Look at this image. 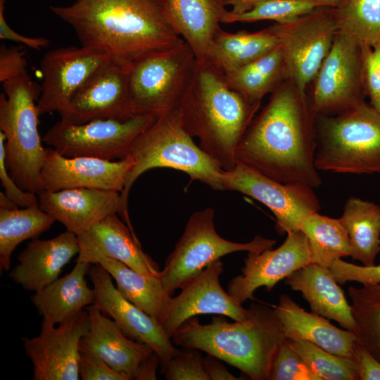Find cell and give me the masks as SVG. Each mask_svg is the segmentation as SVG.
Wrapping results in <instances>:
<instances>
[{
  "label": "cell",
  "mask_w": 380,
  "mask_h": 380,
  "mask_svg": "<svg viewBox=\"0 0 380 380\" xmlns=\"http://www.w3.org/2000/svg\"><path fill=\"white\" fill-rule=\"evenodd\" d=\"M228 87L253 104L289 77L279 44L271 51L235 70L222 73Z\"/></svg>",
  "instance_id": "cell-31"
},
{
  "label": "cell",
  "mask_w": 380,
  "mask_h": 380,
  "mask_svg": "<svg viewBox=\"0 0 380 380\" xmlns=\"http://www.w3.org/2000/svg\"><path fill=\"white\" fill-rule=\"evenodd\" d=\"M222 182L224 190L241 193L268 208L276 217L280 234L300 230L303 221L320 210L314 188L281 183L240 163L223 170Z\"/></svg>",
  "instance_id": "cell-12"
},
{
  "label": "cell",
  "mask_w": 380,
  "mask_h": 380,
  "mask_svg": "<svg viewBox=\"0 0 380 380\" xmlns=\"http://www.w3.org/2000/svg\"><path fill=\"white\" fill-rule=\"evenodd\" d=\"M19 208L18 205L8 198L5 193H0V208L1 209H15Z\"/></svg>",
  "instance_id": "cell-51"
},
{
  "label": "cell",
  "mask_w": 380,
  "mask_h": 380,
  "mask_svg": "<svg viewBox=\"0 0 380 380\" xmlns=\"http://www.w3.org/2000/svg\"><path fill=\"white\" fill-rule=\"evenodd\" d=\"M312 262L308 239L301 231L287 233L284 242L277 248L261 253H248L241 274L233 277L227 293L241 305L253 300L256 289L265 286L270 291L280 280Z\"/></svg>",
  "instance_id": "cell-19"
},
{
  "label": "cell",
  "mask_w": 380,
  "mask_h": 380,
  "mask_svg": "<svg viewBox=\"0 0 380 380\" xmlns=\"http://www.w3.org/2000/svg\"><path fill=\"white\" fill-rule=\"evenodd\" d=\"M329 268L338 284L347 281H356L362 284H380V264L357 265L338 258Z\"/></svg>",
  "instance_id": "cell-41"
},
{
  "label": "cell",
  "mask_w": 380,
  "mask_h": 380,
  "mask_svg": "<svg viewBox=\"0 0 380 380\" xmlns=\"http://www.w3.org/2000/svg\"><path fill=\"white\" fill-rule=\"evenodd\" d=\"M23 46H0V82L10 80L27 74V61Z\"/></svg>",
  "instance_id": "cell-44"
},
{
  "label": "cell",
  "mask_w": 380,
  "mask_h": 380,
  "mask_svg": "<svg viewBox=\"0 0 380 380\" xmlns=\"http://www.w3.org/2000/svg\"><path fill=\"white\" fill-rule=\"evenodd\" d=\"M0 129L6 137V165L9 175L23 190L44 191L42 170L46 148L39 133L37 102L41 86L27 73L2 82Z\"/></svg>",
  "instance_id": "cell-6"
},
{
  "label": "cell",
  "mask_w": 380,
  "mask_h": 380,
  "mask_svg": "<svg viewBox=\"0 0 380 380\" xmlns=\"http://www.w3.org/2000/svg\"><path fill=\"white\" fill-rule=\"evenodd\" d=\"M131 63L113 58L72 97L61 120L84 124L101 119H128L136 116L128 94Z\"/></svg>",
  "instance_id": "cell-16"
},
{
  "label": "cell",
  "mask_w": 380,
  "mask_h": 380,
  "mask_svg": "<svg viewBox=\"0 0 380 380\" xmlns=\"http://www.w3.org/2000/svg\"><path fill=\"white\" fill-rule=\"evenodd\" d=\"M161 363L158 355L152 352L140 363L134 380H154L156 379V369Z\"/></svg>",
  "instance_id": "cell-49"
},
{
  "label": "cell",
  "mask_w": 380,
  "mask_h": 380,
  "mask_svg": "<svg viewBox=\"0 0 380 380\" xmlns=\"http://www.w3.org/2000/svg\"><path fill=\"white\" fill-rule=\"evenodd\" d=\"M217 357L207 354L203 357V367L209 380H236V378L223 366Z\"/></svg>",
  "instance_id": "cell-48"
},
{
  "label": "cell",
  "mask_w": 380,
  "mask_h": 380,
  "mask_svg": "<svg viewBox=\"0 0 380 380\" xmlns=\"http://www.w3.org/2000/svg\"><path fill=\"white\" fill-rule=\"evenodd\" d=\"M278 45L277 38L269 27L255 32L236 33L220 27L215 36L208 63L225 73L251 63Z\"/></svg>",
  "instance_id": "cell-30"
},
{
  "label": "cell",
  "mask_w": 380,
  "mask_h": 380,
  "mask_svg": "<svg viewBox=\"0 0 380 380\" xmlns=\"http://www.w3.org/2000/svg\"><path fill=\"white\" fill-rule=\"evenodd\" d=\"M196 63L186 42L133 63L129 71L128 94L134 115L158 118L178 106Z\"/></svg>",
  "instance_id": "cell-9"
},
{
  "label": "cell",
  "mask_w": 380,
  "mask_h": 380,
  "mask_svg": "<svg viewBox=\"0 0 380 380\" xmlns=\"http://www.w3.org/2000/svg\"><path fill=\"white\" fill-rule=\"evenodd\" d=\"M332 10L338 32L360 45L380 39V0H339Z\"/></svg>",
  "instance_id": "cell-36"
},
{
  "label": "cell",
  "mask_w": 380,
  "mask_h": 380,
  "mask_svg": "<svg viewBox=\"0 0 380 380\" xmlns=\"http://www.w3.org/2000/svg\"><path fill=\"white\" fill-rule=\"evenodd\" d=\"M80 247L75 262L96 263L101 257L117 260L144 274H160L158 265L144 253L138 238L113 213L77 236Z\"/></svg>",
  "instance_id": "cell-22"
},
{
  "label": "cell",
  "mask_w": 380,
  "mask_h": 380,
  "mask_svg": "<svg viewBox=\"0 0 380 380\" xmlns=\"http://www.w3.org/2000/svg\"><path fill=\"white\" fill-rule=\"evenodd\" d=\"M300 230L308 239L312 262L329 267L336 259L351 255L350 238L340 218L315 213L303 221Z\"/></svg>",
  "instance_id": "cell-34"
},
{
  "label": "cell",
  "mask_w": 380,
  "mask_h": 380,
  "mask_svg": "<svg viewBox=\"0 0 380 380\" xmlns=\"http://www.w3.org/2000/svg\"><path fill=\"white\" fill-rule=\"evenodd\" d=\"M86 310L89 329L80 340V351L100 357L128 380H134L140 363L153 352V349L127 337L118 324L95 305H90Z\"/></svg>",
  "instance_id": "cell-23"
},
{
  "label": "cell",
  "mask_w": 380,
  "mask_h": 380,
  "mask_svg": "<svg viewBox=\"0 0 380 380\" xmlns=\"http://www.w3.org/2000/svg\"><path fill=\"white\" fill-rule=\"evenodd\" d=\"M163 368L167 380H209L199 350L185 348Z\"/></svg>",
  "instance_id": "cell-40"
},
{
  "label": "cell",
  "mask_w": 380,
  "mask_h": 380,
  "mask_svg": "<svg viewBox=\"0 0 380 380\" xmlns=\"http://www.w3.org/2000/svg\"><path fill=\"white\" fill-rule=\"evenodd\" d=\"M288 340L319 380H359L352 358L332 354L307 341Z\"/></svg>",
  "instance_id": "cell-38"
},
{
  "label": "cell",
  "mask_w": 380,
  "mask_h": 380,
  "mask_svg": "<svg viewBox=\"0 0 380 380\" xmlns=\"http://www.w3.org/2000/svg\"><path fill=\"white\" fill-rule=\"evenodd\" d=\"M5 134L0 132V179L5 194L20 208L39 205L37 194L21 189L8 173L6 165Z\"/></svg>",
  "instance_id": "cell-43"
},
{
  "label": "cell",
  "mask_w": 380,
  "mask_h": 380,
  "mask_svg": "<svg viewBox=\"0 0 380 380\" xmlns=\"http://www.w3.org/2000/svg\"><path fill=\"white\" fill-rule=\"evenodd\" d=\"M316 116L307 96L286 78L243 134L236 149V163L281 183L319 186Z\"/></svg>",
  "instance_id": "cell-1"
},
{
  "label": "cell",
  "mask_w": 380,
  "mask_h": 380,
  "mask_svg": "<svg viewBox=\"0 0 380 380\" xmlns=\"http://www.w3.org/2000/svg\"><path fill=\"white\" fill-rule=\"evenodd\" d=\"M350 238L351 257L363 265H373L380 252V206L351 197L340 217Z\"/></svg>",
  "instance_id": "cell-32"
},
{
  "label": "cell",
  "mask_w": 380,
  "mask_h": 380,
  "mask_svg": "<svg viewBox=\"0 0 380 380\" xmlns=\"http://www.w3.org/2000/svg\"><path fill=\"white\" fill-rule=\"evenodd\" d=\"M96 263L115 279L116 288L124 298L160 324L172 296L165 291L159 275L141 274L110 258L101 257Z\"/></svg>",
  "instance_id": "cell-29"
},
{
  "label": "cell",
  "mask_w": 380,
  "mask_h": 380,
  "mask_svg": "<svg viewBox=\"0 0 380 380\" xmlns=\"http://www.w3.org/2000/svg\"><path fill=\"white\" fill-rule=\"evenodd\" d=\"M260 106L230 89L212 65L196 63L177 107L187 132L227 171L236 165V149Z\"/></svg>",
  "instance_id": "cell-3"
},
{
  "label": "cell",
  "mask_w": 380,
  "mask_h": 380,
  "mask_svg": "<svg viewBox=\"0 0 380 380\" xmlns=\"http://www.w3.org/2000/svg\"><path fill=\"white\" fill-rule=\"evenodd\" d=\"M6 1V0H0V39L1 40H11L35 50L47 47L50 44L48 39L24 36L9 26L4 15Z\"/></svg>",
  "instance_id": "cell-47"
},
{
  "label": "cell",
  "mask_w": 380,
  "mask_h": 380,
  "mask_svg": "<svg viewBox=\"0 0 380 380\" xmlns=\"http://www.w3.org/2000/svg\"><path fill=\"white\" fill-rule=\"evenodd\" d=\"M43 318L39 335L23 338L33 365L34 380H78L80 342L89 329L87 310H81L56 327Z\"/></svg>",
  "instance_id": "cell-15"
},
{
  "label": "cell",
  "mask_w": 380,
  "mask_h": 380,
  "mask_svg": "<svg viewBox=\"0 0 380 380\" xmlns=\"http://www.w3.org/2000/svg\"><path fill=\"white\" fill-rule=\"evenodd\" d=\"M273 309L286 338L307 341L332 354L353 357L356 341L353 331L336 327L329 319L306 312L286 294L280 296Z\"/></svg>",
  "instance_id": "cell-26"
},
{
  "label": "cell",
  "mask_w": 380,
  "mask_h": 380,
  "mask_svg": "<svg viewBox=\"0 0 380 380\" xmlns=\"http://www.w3.org/2000/svg\"><path fill=\"white\" fill-rule=\"evenodd\" d=\"M79 251L77 236L68 230L51 239H32L17 256L18 263L8 277L24 289L37 291L57 279Z\"/></svg>",
  "instance_id": "cell-25"
},
{
  "label": "cell",
  "mask_w": 380,
  "mask_h": 380,
  "mask_svg": "<svg viewBox=\"0 0 380 380\" xmlns=\"http://www.w3.org/2000/svg\"><path fill=\"white\" fill-rule=\"evenodd\" d=\"M185 129L178 107L160 115L137 139L130 156L134 165L121 193L128 213V196L135 181L153 168H171L186 173L216 191H224L222 172L217 163L194 141Z\"/></svg>",
  "instance_id": "cell-5"
},
{
  "label": "cell",
  "mask_w": 380,
  "mask_h": 380,
  "mask_svg": "<svg viewBox=\"0 0 380 380\" xmlns=\"http://www.w3.org/2000/svg\"><path fill=\"white\" fill-rule=\"evenodd\" d=\"M312 82L309 103L316 115L338 114L365 101L360 45L338 31Z\"/></svg>",
  "instance_id": "cell-13"
},
{
  "label": "cell",
  "mask_w": 380,
  "mask_h": 380,
  "mask_svg": "<svg viewBox=\"0 0 380 380\" xmlns=\"http://www.w3.org/2000/svg\"><path fill=\"white\" fill-rule=\"evenodd\" d=\"M248 310L246 319L234 322L217 315L202 324L192 317L171 339L175 346L198 349L226 362L251 379H269L274 356L286 337L273 308L252 303Z\"/></svg>",
  "instance_id": "cell-4"
},
{
  "label": "cell",
  "mask_w": 380,
  "mask_h": 380,
  "mask_svg": "<svg viewBox=\"0 0 380 380\" xmlns=\"http://www.w3.org/2000/svg\"><path fill=\"white\" fill-rule=\"evenodd\" d=\"M339 0H260L250 10L233 13L228 10L222 23H253L274 20L287 23L321 6H336Z\"/></svg>",
  "instance_id": "cell-37"
},
{
  "label": "cell",
  "mask_w": 380,
  "mask_h": 380,
  "mask_svg": "<svg viewBox=\"0 0 380 380\" xmlns=\"http://www.w3.org/2000/svg\"><path fill=\"white\" fill-rule=\"evenodd\" d=\"M318 170L380 174V114L367 102L342 113L317 115Z\"/></svg>",
  "instance_id": "cell-7"
},
{
  "label": "cell",
  "mask_w": 380,
  "mask_h": 380,
  "mask_svg": "<svg viewBox=\"0 0 380 380\" xmlns=\"http://www.w3.org/2000/svg\"><path fill=\"white\" fill-rule=\"evenodd\" d=\"M278 39L288 68L301 94L315 78L338 31L331 6H321L287 23L268 27Z\"/></svg>",
  "instance_id": "cell-11"
},
{
  "label": "cell",
  "mask_w": 380,
  "mask_h": 380,
  "mask_svg": "<svg viewBox=\"0 0 380 380\" xmlns=\"http://www.w3.org/2000/svg\"><path fill=\"white\" fill-rule=\"evenodd\" d=\"M134 165L129 156L118 160L91 157H67L46 148L42 170L44 189L56 191L72 188H91L122 193Z\"/></svg>",
  "instance_id": "cell-20"
},
{
  "label": "cell",
  "mask_w": 380,
  "mask_h": 380,
  "mask_svg": "<svg viewBox=\"0 0 380 380\" xmlns=\"http://www.w3.org/2000/svg\"><path fill=\"white\" fill-rule=\"evenodd\" d=\"M156 119L151 115H136L79 125L60 120L46 132L42 140L67 157L122 160L130 155L137 139Z\"/></svg>",
  "instance_id": "cell-10"
},
{
  "label": "cell",
  "mask_w": 380,
  "mask_h": 380,
  "mask_svg": "<svg viewBox=\"0 0 380 380\" xmlns=\"http://www.w3.org/2000/svg\"><path fill=\"white\" fill-rule=\"evenodd\" d=\"M79 373L82 380H128L100 357L80 352Z\"/></svg>",
  "instance_id": "cell-45"
},
{
  "label": "cell",
  "mask_w": 380,
  "mask_h": 380,
  "mask_svg": "<svg viewBox=\"0 0 380 380\" xmlns=\"http://www.w3.org/2000/svg\"><path fill=\"white\" fill-rule=\"evenodd\" d=\"M214 210L206 208L189 217L174 250L166 258L159 277L170 296L211 262L238 252L261 253L272 248L276 241L256 235L247 243L227 240L216 232Z\"/></svg>",
  "instance_id": "cell-8"
},
{
  "label": "cell",
  "mask_w": 380,
  "mask_h": 380,
  "mask_svg": "<svg viewBox=\"0 0 380 380\" xmlns=\"http://www.w3.org/2000/svg\"><path fill=\"white\" fill-rule=\"evenodd\" d=\"M91 264L76 262L72 271L35 291L30 300L43 318L60 324L94 303V292L85 279Z\"/></svg>",
  "instance_id": "cell-28"
},
{
  "label": "cell",
  "mask_w": 380,
  "mask_h": 380,
  "mask_svg": "<svg viewBox=\"0 0 380 380\" xmlns=\"http://www.w3.org/2000/svg\"><path fill=\"white\" fill-rule=\"evenodd\" d=\"M40 208L77 236L88 231L107 216L116 213L134 233L119 191L72 188L37 194Z\"/></svg>",
  "instance_id": "cell-21"
},
{
  "label": "cell",
  "mask_w": 380,
  "mask_h": 380,
  "mask_svg": "<svg viewBox=\"0 0 380 380\" xmlns=\"http://www.w3.org/2000/svg\"><path fill=\"white\" fill-rule=\"evenodd\" d=\"M260 0H225V4L232 7V13H242L250 10Z\"/></svg>",
  "instance_id": "cell-50"
},
{
  "label": "cell",
  "mask_w": 380,
  "mask_h": 380,
  "mask_svg": "<svg viewBox=\"0 0 380 380\" xmlns=\"http://www.w3.org/2000/svg\"><path fill=\"white\" fill-rule=\"evenodd\" d=\"M269 380H319L286 338L272 362Z\"/></svg>",
  "instance_id": "cell-39"
},
{
  "label": "cell",
  "mask_w": 380,
  "mask_h": 380,
  "mask_svg": "<svg viewBox=\"0 0 380 380\" xmlns=\"http://www.w3.org/2000/svg\"><path fill=\"white\" fill-rule=\"evenodd\" d=\"M50 9L72 27L82 46L131 64L185 43L159 0H75Z\"/></svg>",
  "instance_id": "cell-2"
},
{
  "label": "cell",
  "mask_w": 380,
  "mask_h": 380,
  "mask_svg": "<svg viewBox=\"0 0 380 380\" xmlns=\"http://www.w3.org/2000/svg\"><path fill=\"white\" fill-rule=\"evenodd\" d=\"M56 220L39 205L15 209L0 208V269L9 271L11 256L17 246L28 239H37Z\"/></svg>",
  "instance_id": "cell-33"
},
{
  "label": "cell",
  "mask_w": 380,
  "mask_h": 380,
  "mask_svg": "<svg viewBox=\"0 0 380 380\" xmlns=\"http://www.w3.org/2000/svg\"><path fill=\"white\" fill-rule=\"evenodd\" d=\"M285 284L302 293L312 312L334 320L345 329L354 332L351 306L329 267L311 262L288 276Z\"/></svg>",
  "instance_id": "cell-27"
},
{
  "label": "cell",
  "mask_w": 380,
  "mask_h": 380,
  "mask_svg": "<svg viewBox=\"0 0 380 380\" xmlns=\"http://www.w3.org/2000/svg\"><path fill=\"white\" fill-rule=\"evenodd\" d=\"M362 79L366 96L380 91V39L372 46L360 45Z\"/></svg>",
  "instance_id": "cell-42"
},
{
  "label": "cell",
  "mask_w": 380,
  "mask_h": 380,
  "mask_svg": "<svg viewBox=\"0 0 380 380\" xmlns=\"http://www.w3.org/2000/svg\"><path fill=\"white\" fill-rule=\"evenodd\" d=\"M359 380H380V362L356 340L353 348Z\"/></svg>",
  "instance_id": "cell-46"
},
{
  "label": "cell",
  "mask_w": 380,
  "mask_h": 380,
  "mask_svg": "<svg viewBox=\"0 0 380 380\" xmlns=\"http://www.w3.org/2000/svg\"><path fill=\"white\" fill-rule=\"evenodd\" d=\"M348 293L356 340L380 362V284L350 286Z\"/></svg>",
  "instance_id": "cell-35"
},
{
  "label": "cell",
  "mask_w": 380,
  "mask_h": 380,
  "mask_svg": "<svg viewBox=\"0 0 380 380\" xmlns=\"http://www.w3.org/2000/svg\"><path fill=\"white\" fill-rule=\"evenodd\" d=\"M223 262L215 260L188 281L181 292L170 299L165 316L160 323L169 338L188 319L199 315H224L234 321L248 318L249 310L238 304L220 285Z\"/></svg>",
  "instance_id": "cell-18"
},
{
  "label": "cell",
  "mask_w": 380,
  "mask_h": 380,
  "mask_svg": "<svg viewBox=\"0 0 380 380\" xmlns=\"http://www.w3.org/2000/svg\"><path fill=\"white\" fill-rule=\"evenodd\" d=\"M111 58L103 51L83 46L48 51L40 63L42 84L37 102L39 115L64 111L75 94Z\"/></svg>",
  "instance_id": "cell-14"
},
{
  "label": "cell",
  "mask_w": 380,
  "mask_h": 380,
  "mask_svg": "<svg viewBox=\"0 0 380 380\" xmlns=\"http://www.w3.org/2000/svg\"><path fill=\"white\" fill-rule=\"evenodd\" d=\"M88 275L93 284V304L110 317L127 337L149 346L158 355L163 368L180 353L158 322L120 294L100 264H91Z\"/></svg>",
  "instance_id": "cell-17"
},
{
  "label": "cell",
  "mask_w": 380,
  "mask_h": 380,
  "mask_svg": "<svg viewBox=\"0 0 380 380\" xmlns=\"http://www.w3.org/2000/svg\"><path fill=\"white\" fill-rule=\"evenodd\" d=\"M159 1L169 24L191 47L197 63H208L215 36L228 11L225 0Z\"/></svg>",
  "instance_id": "cell-24"
},
{
  "label": "cell",
  "mask_w": 380,
  "mask_h": 380,
  "mask_svg": "<svg viewBox=\"0 0 380 380\" xmlns=\"http://www.w3.org/2000/svg\"><path fill=\"white\" fill-rule=\"evenodd\" d=\"M369 103L380 114V91L369 98Z\"/></svg>",
  "instance_id": "cell-52"
}]
</instances>
